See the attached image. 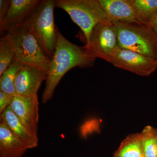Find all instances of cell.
<instances>
[{
    "mask_svg": "<svg viewBox=\"0 0 157 157\" xmlns=\"http://www.w3.org/2000/svg\"><path fill=\"white\" fill-rule=\"evenodd\" d=\"M95 59L86 52L84 47H79L68 41L57 27L56 47L48 67L42 103L46 104L51 100L57 86L69 70L77 67H90Z\"/></svg>",
    "mask_w": 157,
    "mask_h": 157,
    "instance_id": "cell-1",
    "label": "cell"
},
{
    "mask_svg": "<svg viewBox=\"0 0 157 157\" xmlns=\"http://www.w3.org/2000/svg\"><path fill=\"white\" fill-rule=\"evenodd\" d=\"M112 23L120 48L157 59V36L148 25Z\"/></svg>",
    "mask_w": 157,
    "mask_h": 157,
    "instance_id": "cell-2",
    "label": "cell"
},
{
    "mask_svg": "<svg viewBox=\"0 0 157 157\" xmlns=\"http://www.w3.org/2000/svg\"><path fill=\"white\" fill-rule=\"evenodd\" d=\"M6 36L14 48L16 59L48 73L51 59L45 55L27 26L24 24L11 30Z\"/></svg>",
    "mask_w": 157,
    "mask_h": 157,
    "instance_id": "cell-3",
    "label": "cell"
},
{
    "mask_svg": "<svg viewBox=\"0 0 157 157\" xmlns=\"http://www.w3.org/2000/svg\"><path fill=\"white\" fill-rule=\"evenodd\" d=\"M56 1H42L36 10L25 24L36 37L45 55L51 59L57 43V27L55 24Z\"/></svg>",
    "mask_w": 157,
    "mask_h": 157,
    "instance_id": "cell-4",
    "label": "cell"
},
{
    "mask_svg": "<svg viewBox=\"0 0 157 157\" xmlns=\"http://www.w3.org/2000/svg\"><path fill=\"white\" fill-rule=\"evenodd\" d=\"M56 7L66 11L73 22L80 27L84 34L86 43L94 28L107 19L98 0H56Z\"/></svg>",
    "mask_w": 157,
    "mask_h": 157,
    "instance_id": "cell-5",
    "label": "cell"
},
{
    "mask_svg": "<svg viewBox=\"0 0 157 157\" xmlns=\"http://www.w3.org/2000/svg\"><path fill=\"white\" fill-rule=\"evenodd\" d=\"M118 46L113 24L106 19L94 28L84 48L94 58H101L109 62L113 52Z\"/></svg>",
    "mask_w": 157,
    "mask_h": 157,
    "instance_id": "cell-6",
    "label": "cell"
},
{
    "mask_svg": "<svg viewBox=\"0 0 157 157\" xmlns=\"http://www.w3.org/2000/svg\"><path fill=\"white\" fill-rule=\"evenodd\" d=\"M109 62L116 67L141 76H150L157 68V59L119 46L113 51Z\"/></svg>",
    "mask_w": 157,
    "mask_h": 157,
    "instance_id": "cell-7",
    "label": "cell"
},
{
    "mask_svg": "<svg viewBox=\"0 0 157 157\" xmlns=\"http://www.w3.org/2000/svg\"><path fill=\"white\" fill-rule=\"evenodd\" d=\"M38 94L31 96L16 95L14 96L10 107L30 133L38 137L39 122Z\"/></svg>",
    "mask_w": 157,
    "mask_h": 157,
    "instance_id": "cell-8",
    "label": "cell"
},
{
    "mask_svg": "<svg viewBox=\"0 0 157 157\" xmlns=\"http://www.w3.org/2000/svg\"><path fill=\"white\" fill-rule=\"evenodd\" d=\"M41 0H11L4 21L0 25L2 34L23 25L36 10Z\"/></svg>",
    "mask_w": 157,
    "mask_h": 157,
    "instance_id": "cell-9",
    "label": "cell"
},
{
    "mask_svg": "<svg viewBox=\"0 0 157 157\" xmlns=\"http://www.w3.org/2000/svg\"><path fill=\"white\" fill-rule=\"evenodd\" d=\"M98 1L106 14L107 19L111 22L136 23L145 25L138 17L130 0Z\"/></svg>",
    "mask_w": 157,
    "mask_h": 157,
    "instance_id": "cell-10",
    "label": "cell"
},
{
    "mask_svg": "<svg viewBox=\"0 0 157 157\" xmlns=\"http://www.w3.org/2000/svg\"><path fill=\"white\" fill-rule=\"evenodd\" d=\"M47 73L37 68L24 65L16 76L15 87L17 95L36 94L42 82L46 80Z\"/></svg>",
    "mask_w": 157,
    "mask_h": 157,
    "instance_id": "cell-11",
    "label": "cell"
},
{
    "mask_svg": "<svg viewBox=\"0 0 157 157\" xmlns=\"http://www.w3.org/2000/svg\"><path fill=\"white\" fill-rule=\"evenodd\" d=\"M0 120L6 123L14 137L26 148L29 149L38 146V138L31 135L10 106L1 113Z\"/></svg>",
    "mask_w": 157,
    "mask_h": 157,
    "instance_id": "cell-12",
    "label": "cell"
},
{
    "mask_svg": "<svg viewBox=\"0 0 157 157\" xmlns=\"http://www.w3.org/2000/svg\"><path fill=\"white\" fill-rule=\"evenodd\" d=\"M0 121V157H23L28 149L14 137L6 123Z\"/></svg>",
    "mask_w": 157,
    "mask_h": 157,
    "instance_id": "cell-13",
    "label": "cell"
},
{
    "mask_svg": "<svg viewBox=\"0 0 157 157\" xmlns=\"http://www.w3.org/2000/svg\"><path fill=\"white\" fill-rule=\"evenodd\" d=\"M112 157H145L140 133L129 135L124 139Z\"/></svg>",
    "mask_w": 157,
    "mask_h": 157,
    "instance_id": "cell-14",
    "label": "cell"
},
{
    "mask_svg": "<svg viewBox=\"0 0 157 157\" xmlns=\"http://www.w3.org/2000/svg\"><path fill=\"white\" fill-rule=\"evenodd\" d=\"M24 65L21 62L15 59L5 70L0 78V91L13 97L17 95L15 87V79L17 73Z\"/></svg>",
    "mask_w": 157,
    "mask_h": 157,
    "instance_id": "cell-15",
    "label": "cell"
},
{
    "mask_svg": "<svg viewBox=\"0 0 157 157\" xmlns=\"http://www.w3.org/2000/svg\"><path fill=\"white\" fill-rule=\"evenodd\" d=\"M140 135L145 157H157V129L147 126Z\"/></svg>",
    "mask_w": 157,
    "mask_h": 157,
    "instance_id": "cell-16",
    "label": "cell"
},
{
    "mask_svg": "<svg viewBox=\"0 0 157 157\" xmlns=\"http://www.w3.org/2000/svg\"><path fill=\"white\" fill-rule=\"evenodd\" d=\"M130 2L142 22L148 25L150 18L157 11V0H130Z\"/></svg>",
    "mask_w": 157,
    "mask_h": 157,
    "instance_id": "cell-17",
    "label": "cell"
},
{
    "mask_svg": "<svg viewBox=\"0 0 157 157\" xmlns=\"http://www.w3.org/2000/svg\"><path fill=\"white\" fill-rule=\"evenodd\" d=\"M16 59L15 51L7 36L0 39V76Z\"/></svg>",
    "mask_w": 157,
    "mask_h": 157,
    "instance_id": "cell-18",
    "label": "cell"
},
{
    "mask_svg": "<svg viewBox=\"0 0 157 157\" xmlns=\"http://www.w3.org/2000/svg\"><path fill=\"white\" fill-rule=\"evenodd\" d=\"M13 96L9 95L6 93L0 91V113H2L10 106Z\"/></svg>",
    "mask_w": 157,
    "mask_h": 157,
    "instance_id": "cell-19",
    "label": "cell"
},
{
    "mask_svg": "<svg viewBox=\"0 0 157 157\" xmlns=\"http://www.w3.org/2000/svg\"><path fill=\"white\" fill-rule=\"evenodd\" d=\"M11 0H0V25L2 24L9 10Z\"/></svg>",
    "mask_w": 157,
    "mask_h": 157,
    "instance_id": "cell-20",
    "label": "cell"
},
{
    "mask_svg": "<svg viewBox=\"0 0 157 157\" xmlns=\"http://www.w3.org/2000/svg\"><path fill=\"white\" fill-rule=\"evenodd\" d=\"M148 25L157 36V11L150 18Z\"/></svg>",
    "mask_w": 157,
    "mask_h": 157,
    "instance_id": "cell-21",
    "label": "cell"
}]
</instances>
